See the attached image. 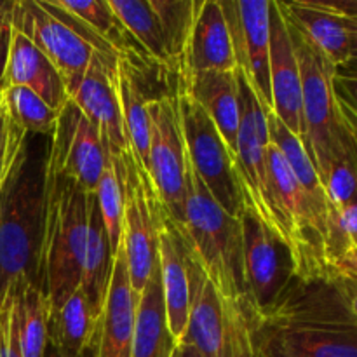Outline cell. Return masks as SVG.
Returning <instances> with one entry per match:
<instances>
[{"mask_svg": "<svg viewBox=\"0 0 357 357\" xmlns=\"http://www.w3.org/2000/svg\"><path fill=\"white\" fill-rule=\"evenodd\" d=\"M16 291L17 338L23 357H44L47 345V305L40 288L20 286Z\"/></svg>", "mask_w": 357, "mask_h": 357, "instance_id": "4dcf8cb0", "label": "cell"}, {"mask_svg": "<svg viewBox=\"0 0 357 357\" xmlns=\"http://www.w3.org/2000/svg\"><path fill=\"white\" fill-rule=\"evenodd\" d=\"M10 24L13 30L30 38L35 47L47 56L61 73L68 96H72L96 51L68 24L47 13L37 0H16Z\"/></svg>", "mask_w": 357, "mask_h": 357, "instance_id": "4fadbf2b", "label": "cell"}, {"mask_svg": "<svg viewBox=\"0 0 357 357\" xmlns=\"http://www.w3.org/2000/svg\"><path fill=\"white\" fill-rule=\"evenodd\" d=\"M333 87L338 100L357 114V68H352V66L337 68Z\"/></svg>", "mask_w": 357, "mask_h": 357, "instance_id": "e575fe53", "label": "cell"}, {"mask_svg": "<svg viewBox=\"0 0 357 357\" xmlns=\"http://www.w3.org/2000/svg\"><path fill=\"white\" fill-rule=\"evenodd\" d=\"M330 274L340 286L342 293H344L352 312L357 317V274L356 272H330Z\"/></svg>", "mask_w": 357, "mask_h": 357, "instance_id": "d590c367", "label": "cell"}, {"mask_svg": "<svg viewBox=\"0 0 357 357\" xmlns=\"http://www.w3.org/2000/svg\"><path fill=\"white\" fill-rule=\"evenodd\" d=\"M3 110L24 132L38 136L52 135L59 114L33 91L21 86L3 87Z\"/></svg>", "mask_w": 357, "mask_h": 357, "instance_id": "1f68e13d", "label": "cell"}, {"mask_svg": "<svg viewBox=\"0 0 357 357\" xmlns=\"http://www.w3.org/2000/svg\"><path fill=\"white\" fill-rule=\"evenodd\" d=\"M267 128L271 143H274V145L281 150L282 157H284V160L288 162L293 176L296 178L298 185L302 187L303 194L307 195L310 206H312V211L314 215H316L321 236H323L324 239V251H326L331 208L319 173H317L316 166H314L312 159H310L309 152H307L302 139L296 138V136L293 135V132L289 131L274 114H272V112L267 114Z\"/></svg>", "mask_w": 357, "mask_h": 357, "instance_id": "603a6c76", "label": "cell"}, {"mask_svg": "<svg viewBox=\"0 0 357 357\" xmlns=\"http://www.w3.org/2000/svg\"><path fill=\"white\" fill-rule=\"evenodd\" d=\"M26 136L0 188V309L20 286H38L49 136Z\"/></svg>", "mask_w": 357, "mask_h": 357, "instance_id": "7a4b0ae2", "label": "cell"}, {"mask_svg": "<svg viewBox=\"0 0 357 357\" xmlns=\"http://www.w3.org/2000/svg\"><path fill=\"white\" fill-rule=\"evenodd\" d=\"M236 75L239 87V129L234 153L237 183L243 194L244 209L253 211L272 227L267 190V146L271 143L268 112L261 107L246 77L239 70H236Z\"/></svg>", "mask_w": 357, "mask_h": 357, "instance_id": "8fae6325", "label": "cell"}, {"mask_svg": "<svg viewBox=\"0 0 357 357\" xmlns=\"http://www.w3.org/2000/svg\"><path fill=\"white\" fill-rule=\"evenodd\" d=\"M21 86L33 91L54 110H61L70 100L66 84L54 65L38 51L33 42L13 30L9 61L6 70V87Z\"/></svg>", "mask_w": 357, "mask_h": 357, "instance_id": "ffe728a7", "label": "cell"}, {"mask_svg": "<svg viewBox=\"0 0 357 357\" xmlns=\"http://www.w3.org/2000/svg\"><path fill=\"white\" fill-rule=\"evenodd\" d=\"M268 26H271L268 75H271L272 114L305 145L298 61H296L295 49L288 33V24L279 10L278 2H271Z\"/></svg>", "mask_w": 357, "mask_h": 357, "instance_id": "2e32d148", "label": "cell"}, {"mask_svg": "<svg viewBox=\"0 0 357 357\" xmlns=\"http://www.w3.org/2000/svg\"><path fill=\"white\" fill-rule=\"evenodd\" d=\"M286 24L298 61L300 80H302L305 149L323 181L331 162L344 150L338 101L333 87L337 68L328 61L319 49L307 40L305 35L300 33L288 21Z\"/></svg>", "mask_w": 357, "mask_h": 357, "instance_id": "5b68a950", "label": "cell"}, {"mask_svg": "<svg viewBox=\"0 0 357 357\" xmlns=\"http://www.w3.org/2000/svg\"><path fill=\"white\" fill-rule=\"evenodd\" d=\"M237 70L246 77L258 101L267 112H272L271 75V26H268V0H220Z\"/></svg>", "mask_w": 357, "mask_h": 357, "instance_id": "5bb4252c", "label": "cell"}, {"mask_svg": "<svg viewBox=\"0 0 357 357\" xmlns=\"http://www.w3.org/2000/svg\"><path fill=\"white\" fill-rule=\"evenodd\" d=\"M115 17L138 42L145 54L164 68H173L164 47L162 33L150 0H108Z\"/></svg>", "mask_w": 357, "mask_h": 357, "instance_id": "83f0119b", "label": "cell"}, {"mask_svg": "<svg viewBox=\"0 0 357 357\" xmlns=\"http://www.w3.org/2000/svg\"><path fill=\"white\" fill-rule=\"evenodd\" d=\"M121 56L94 52L82 82L70 100L86 114V117L100 129L105 143L110 149L126 152L131 149L121 100L117 89V65Z\"/></svg>", "mask_w": 357, "mask_h": 357, "instance_id": "9a60e30c", "label": "cell"}, {"mask_svg": "<svg viewBox=\"0 0 357 357\" xmlns=\"http://www.w3.org/2000/svg\"><path fill=\"white\" fill-rule=\"evenodd\" d=\"M93 194L66 176L49 173L45 190L38 288L47 314L58 310L80 286Z\"/></svg>", "mask_w": 357, "mask_h": 357, "instance_id": "3957f363", "label": "cell"}, {"mask_svg": "<svg viewBox=\"0 0 357 357\" xmlns=\"http://www.w3.org/2000/svg\"><path fill=\"white\" fill-rule=\"evenodd\" d=\"M117 89L129 145H131L135 155L138 157L139 164L149 173L150 126L146 105L155 96H150L145 91L142 79H139L138 66L135 65L129 54H121V58H119Z\"/></svg>", "mask_w": 357, "mask_h": 357, "instance_id": "484cf974", "label": "cell"}, {"mask_svg": "<svg viewBox=\"0 0 357 357\" xmlns=\"http://www.w3.org/2000/svg\"><path fill=\"white\" fill-rule=\"evenodd\" d=\"M180 79L181 87L209 115L234 155L239 129V87L236 72H202Z\"/></svg>", "mask_w": 357, "mask_h": 357, "instance_id": "7402d4cb", "label": "cell"}, {"mask_svg": "<svg viewBox=\"0 0 357 357\" xmlns=\"http://www.w3.org/2000/svg\"><path fill=\"white\" fill-rule=\"evenodd\" d=\"M44 357H63V356L59 354V352L56 351L51 344H47L45 345ZM79 357H98V328H96V333H94V338L91 340V344L87 345L82 352H80Z\"/></svg>", "mask_w": 357, "mask_h": 357, "instance_id": "74e56055", "label": "cell"}, {"mask_svg": "<svg viewBox=\"0 0 357 357\" xmlns=\"http://www.w3.org/2000/svg\"><path fill=\"white\" fill-rule=\"evenodd\" d=\"M232 40L218 0H204L185 49L180 77L202 72H236Z\"/></svg>", "mask_w": 357, "mask_h": 357, "instance_id": "d6986e66", "label": "cell"}, {"mask_svg": "<svg viewBox=\"0 0 357 357\" xmlns=\"http://www.w3.org/2000/svg\"><path fill=\"white\" fill-rule=\"evenodd\" d=\"M159 274L166 305L167 326L174 340L180 344L185 337L190 309V275L188 251L183 236L164 216L159 229Z\"/></svg>", "mask_w": 357, "mask_h": 357, "instance_id": "ac0fdd59", "label": "cell"}, {"mask_svg": "<svg viewBox=\"0 0 357 357\" xmlns=\"http://www.w3.org/2000/svg\"><path fill=\"white\" fill-rule=\"evenodd\" d=\"M330 272H356L357 274V251L344 257L335 265H331Z\"/></svg>", "mask_w": 357, "mask_h": 357, "instance_id": "ab89813d", "label": "cell"}, {"mask_svg": "<svg viewBox=\"0 0 357 357\" xmlns=\"http://www.w3.org/2000/svg\"><path fill=\"white\" fill-rule=\"evenodd\" d=\"M188 251L227 300L241 307L250 324L255 319L244 272V239L241 220L229 215L202 185L188 174L185 225L181 230Z\"/></svg>", "mask_w": 357, "mask_h": 357, "instance_id": "277c9868", "label": "cell"}, {"mask_svg": "<svg viewBox=\"0 0 357 357\" xmlns=\"http://www.w3.org/2000/svg\"><path fill=\"white\" fill-rule=\"evenodd\" d=\"M13 17V16H10ZM9 20H3L0 23V89L6 87V70L9 61L10 40H13V24Z\"/></svg>", "mask_w": 357, "mask_h": 357, "instance_id": "8d00e7d4", "label": "cell"}, {"mask_svg": "<svg viewBox=\"0 0 357 357\" xmlns=\"http://www.w3.org/2000/svg\"><path fill=\"white\" fill-rule=\"evenodd\" d=\"M114 258L115 253L110 246V239H108L107 229H105L103 218H101L100 208H98L96 194H93L79 288L82 289L91 310L98 319L103 314L105 300H107L108 288H110Z\"/></svg>", "mask_w": 357, "mask_h": 357, "instance_id": "cb8c5ba5", "label": "cell"}, {"mask_svg": "<svg viewBox=\"0 0 357 357\" xmlns=\"http://www.w3.org/2000/svg\"><path fill=\"white\" fill-rule=\"evenodd\" d=\"M250 328L255 357H357V317L330 272L295 275Z\"/></svg>", "mask_w": 357, "mask_h": 357, "instance_id": "6da1fadb", "label": "cell"}, {"mask_svg": "<svg viewBox=\"0 0 357 357\" xmlns=\"http://www.w3.org/2000/svg\"><path fill=\"white\" fill-rule=\"evenodd\" d=\"M176 100L188 166L208 188L211 197L229 215L241 218L244 201L237 183L232 152L209 115L181 84L176 89Z\"/></svg>", "mask_w": 357, "mask_h": 357, "instance_id": "ba28073f", "label": "cell"}, {"mask_svg": "<svg viewBox=\"0 0 357 357\" xmlns=\"http://www.w3.org/2000/svg\"><path fill=\"white\" fill-rule=\"evenodd\" d=\"M108 159L100 183L96 188V201L107 229L114 253H117L122 241V220H124V162L122 152L107 145Z\"/></svg>", "mask_w": 357, "mask_h": 357, "instance_id": "f546056e", "label": "cell"}, {"mask_svg": "<svg viewBox=\"0 0 357 357\" xmlns=\"http://www.w3.org/2000/svg\"><path fill=\"white\" fill-rule=\"evenodd\" d=\"M279 10L289 24L319 49L335 68L351 61V35L344 17L317 6L316 0L278 2Z\"/></svg>", "mask_w": 357, "mask_h": 357, "instance_id": "44dd1931", "label": "cell"}, {"mask_svg": "<svg viewBox=\"0 0 357 357\" xmlns=\"http://www.w3.org/2000/svg\"><path fill=\"white\" fill-rule=\"evenodd\" d=\"M98 321L79 288L58 310L47 314V344L63 357H79L94 338Z\"/></svg>", "mask_w": 357, "mask_h": 357, "instance_id": "4316f807", "label": "cell"}, {"mask_svg": "<svg viewBox=\"0 0 357 357\" xmlns=\"http://www.w3.org/2000/svg\"><path fill=\"white\" fill-rule=\"evenodd\" d=\"M150 6L155 13L171 66L180 72L185 49H187L188 38L192 33V26H194L195 16L201 9L202 2H195V0H150Z\"/></svg>", "mask_w": 357, "mask_h": 357, "instance_id": "f1b7e54d", "label": "cell"}, {"mask_svg": "<svg viewBox=\"0 0 357 357\" xmlns=\"http://www.w3.org/2000/svg\"><path fill=\"white\" fill-rule=\"evenodd\" d=\"M146 110L150 126L149 176L164 216L181 232L185 225L190 166L181 132L176 91L152 98Z\"/></svg>", "mask_w": 357, "mask_h": 357, "instance_id": "52a82bcc", "label": "cell"}, {"mask_svg": "<svg viewBox=\"0 0 357 357\" xmlns=\"http://www.w3.org/2000/svg\"><path fill=\"white\" fill-rule=\"evenodd\" d=\"M178 342L167 326L159 265L139 293L131 357H173Z\"/></svg>", "mask_w": 357, "mask_h": 357, "instance_id": "d4e9b609", "label": "cell"}, {"mask_svg": "<svg viewBox=\"0 0 357 357\" xmlns=\"http://www.w3.org/2000/svg\"><path fill=\"white\" fill-rule=\"evenodd\" d=\"M59 7L68 10L70 14L82 21L94 33L108 42L119 54H135L136 47L131 42H136L126 31L121 21L115 17L108 0H80V2H66L58 0Z\"/></svg>", "mask_w": 357, "mask_h": 357, "instance_id": "d6a6232c", "label": "cell"}, {"mask_svg": "<svg viewBox=\"0 0 357 357\" xmlns=\"http://www.w3.org/2000/svg\"><path fill=\"white\" fill-rule=\"evenodd\" d=\"M3 112V89H0V115Z\"/></svg>", "mask_w": 357, "mask_h": 357, "instance_id": "7bdbcfd3", "label": "cell"}, {"mask_svg": "<svg viewBox=\"0 0 357 357\" xmlns=\"http://www.w3.org/2000/svg\"><path fill=\"white\" fill-rule=\"evenodd\" d=\"M188 275L190 309L181 342L194 345L204 357H255L246 314L218 291L190 251Z\"/></svg>", "mask_w": 357, "mask_h": 357, "instance_id": "8992f818", "label": "cell"}, {"mask_svg": "<svg viewBox=\"0 0 357 357\" xmlns=\"http://www.w3.org/2000/svg\"><path fill=\"white\" fill-rule=\"evenodd\" d=\"M124 162V220L122 246L128 260L129 281L136 295L143 291L159 265V229L162 208L152 180L132 149L122 152Z\"/></svg>", "mask_w": 357, "mask_h": 357, "instance_id": "9c48e42d", "label": "cell"}, {"mask_svg": "<svg viewBox=\"0 0 357 357\" xmlns=\"http://www.w3.org/2000/svg\"><path fill=\"white\" fill-rule=\"evenodd\" d=\"M138 298L129 281L124 246L114 258L110 288L98 321V357H131Z\"/></svg>", "mask_w": 357, "mask_h": 357, "instance_id": "e0dca14e", "label": "cell"}, {"mask_svg": "<svg viewBox=\"0 0 357 357\" xmlns=\"http://www.w3.org/2000/svg\"><path fill=\"white\" fill-rule=\"evenodd\" d=\"M173 357H204V356H202L194 345L187 344V342H180V344L176 345V349H174Z\"/></svg>", "mask_w": 357, "mask_h": 357, "instance_id": "60d3db41", "label": "cell"}, {"mask_svg": "<svg viewBox=\"0 0 357 357\" xmlns=\"http://www.w3.org/2000/svg\"><path fill=\"white\" fill-rule=\"evenodd\" d=\"M239 220L243 225L248 293L257 319L267 314L288 288L296 275V264L284 239L260 216L244 209Z\"/></svg>", "mask_w": 357, "mask_h": 357, "instance_id": "30bf717a", "label": "cell"}, {"mask_svg": "<svg viewBox=\"0 0 357 357\" xmlns=\"http://www.w3.org/2000/svg\"><path fill=\"white\" fill-rule=\"evenodd\" d=\"M26 136L28 132L14 124L9 114L3 110L0 115V188L6 183Z\"/></svg>", "mask_w": 357, "mask_h": 357, "instance_id": "836d02e7", "label": "cell"}, {"mask_svg": "<svg viewBox=\"0 0 357 357\" xmlns=\"http://www.w3.org/2000/svg\"><path fill=\"white\" fill-rule=\"evenodd\" d=\"M347 23L349 35H351V61L347 66L357 68V17H344Z\"/></svg>", "mask_w": 357, "mask_h": 357, "instance_id": "f35d334b", "label": "cell"}, {"mask_svg": "<svg viewBox=\"0 0 357 357\" xmlns=\"http://www.w3.org/2000/svg\"><path fill=\"white\" fill-rule=\"evenodd\" d=\"M107 159V143L100 129L72 100L66 101L49 136V173L70 178L84 192L96 194Z\"/></svg>", "mask_w": 357, "mask_h": 357, "instance_id": "7c38bea8", "label": "cell"}, {"mask_svg": "<svg viewBox=\"0 0 357 357\" xmlns=\"http://www.w3.org/2000/svg\"><path fill=\"white\" fill-rule=\"evenodd\" d=\"M13 7H14V2H9V0L0 2V23H2L3 20H9V17L13 16Z\"/></svg>", "mask_w": 357, "mask_h": 357, "instance_id": "b9f144b4", "label": "cell"}]
</instances>
